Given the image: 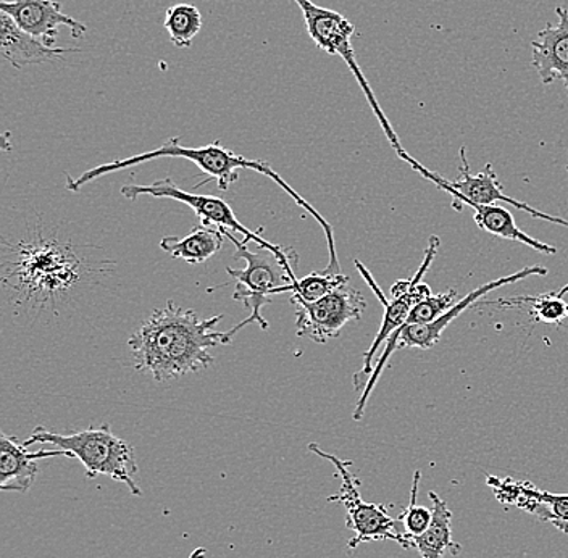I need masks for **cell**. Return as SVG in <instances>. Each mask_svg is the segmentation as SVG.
I'll list each match as a JSON object with an SVG mask.
<instances>
[{
	"label": "cell",
	"instance_id": "1",
	"mask_svg": "<svg viewBox=\"0 0 568 558\" xmlns=\"http://www.w3.org/2000/svg\"><path fill=\"white\" fill-rule=\"evenodd\" d=\"M222 318H201L190 308L166 302L128 341L134 368L158 383H166L211 367L215 361L213 347L229 346L233 341L229 332H216Z\"/></svg>",
	"mask_w": 568,
	"mask_h": 558
},
{
	"label": "cell",
	"instance_id": "2",
	"mask_svg": "<svg viewBox=\"0 0 568 558\" xmlns=\"http://www.w3.org/2000/svg\"><path fill=\"white\" fill-rule=\"evenodd\" d=\"M165 158L190 160V162L195 163L201 169V172L209 176V180L216 181V186H219L220 191H229L240 180V170H252V172L261 173V175L275 181L301 209H304L308 215L314 216L318 225L323 227L329 251L328 266H326L323 273L325 275H339L341 265L336 254L335 234H333L332 225L302 197L300 192L294 191L283 180L282 175H278L270 166L268 162L236 155L233 151L226 149L225 145L220 144L219 141L202 145V148H186V145L181 144L178 138H172V140L166 141L165 144L160 145L155 151L142 152V154L115 160V162L102 163V165L94 166V169L88 170V172L78 177L67 176V190L78 192L81 187L92 183V181L99 180V177L112 175V173L122 172V170L130 169V166L142 165V163L152 162V160Z\"/></svg>",
	"mask_w": 568,
	"mask_h": 558
},
{
	"label": "cell",
	"instance_id": "3",
	"mask_svg": "<svg viewBox=\"0 0 568 558\" xmlns=\"http://www.w3.org/2000/svg\"><path fill=\"white\" fill-rule=\"evenodd\" d=\"M220 231L236 247L234 261L246 262V268L234 270L229 266L226 272H229L231 278L236 280L234 301L241 302L244 307L251 308L248 318L243 319L230 329V337L233 339L244 326L252 325V323H257L266 332L270 325L262 315V308L268 305L276 294L287 293V286L297 280L294 275V266L300 263V255L296 254L294 248H291L287 255H280L275 251L264 247H258L257 252H252L248 248V243L237 241L230 230L222 227Z\"/></svg>",
	"mask_w": 568,
	"mask_h": 558
},
{
	"label": "cell",
	"instance_id": "4",
	"mask_svg": "<svg viewBox=\"0 0 568 558\" xmlns=\"http://www.w3.org/2000/svg\"><path fill=\"white\" fill-rule=\"evenodd\" d=\"M34 444H51L60 450H67L83 464L88 478L109 476L128 486L133 496L141 497L134 476L140 471L133 446L115 435L109 425L101 428H88L84 432L60 435L38 426L24 440V447Z\"/></svg>",
	"mask_w": 568,
	"mask_h": 558
},
{
	"label": "cell",
	"instance_id": "5",
	"mask_svg": "<svg viewBox=\"0 0 568 558\" xmlns=\"http://www.w3.org/2000/svg\"><path fill=\"white\" fill-rule=\"evenodd\" d=\"M548 268L541 265L527 266V268L520 270V272L514 273V275L504 276V278L491 281V283L483 284L477 290L468 293L467 296L460 298L459 302L453 305L449 311L444 312L442 316L435 319V322L424 323V325H404L399 332L393 334L389 337L386 349L379 357L378 364L373 368V375L368 379L367 386L364 387L361 399L357 402L355 407L354 419L361 422L365 414V407L367 402L371 399L373 389H375L376 383H378L379 376H382L383 369L388 364L390 355L397 349H432L442 339L443 333L446 332L447 326L454 322L460 314H464L467 308H470L475 302L479 301L486 294L493 293L499 287L507 286V284L517 283V281L530 278V276H546L548 275Z\"/></svg>",
	"mask_w": 568,
	"mask_h": 558
},
{
	"label": "cell",
	"instance_id": "6",
	"mask_svg": "<svg viewBox=\"0 0 568 558\" xmlns=\"http://www.w3.org/2000/svg\"><path fill=\"white\" fill-rule=\"evenodd\" d=\"M308 450L328 460L336 468L341 478V489L335 496L328 497V503H339L346 508V526L354 532L347 549L355 550L361 544L373 541H394L404 549H412V542L406 535L396 529L397 520L388 514L383 504L365 503L361 496V481L351 473L353 461L341 460L336 455L320 449L318 444H308Z\"/></svg>",
	"mask_w": 568,
	"mask_h": 558
},
{
	"label": "cell",
	"instance_id": "7",
	"mask_svg": "<svg viewBox=\"0 0 568 558\" xmlns=\"http://www.w3.org/2000/svg\"><path fill=\"white\" fill-rule=\"evenodd\" d=\"M294 2L301 9L305 28H307V33L311 35L312 41L317 44L318 49L328 52L329 55L341 57L344 63H346L347 69L354 74L358 87L364 92L368 105L372 106L373 113H375L376 119L382 124L383 131H385L386 138H388L394 151L403 148L399 140H397L396 131L393 130L389 120L386 119L385 112H383L382 105L378 104V99L375 98L371 83H368L364 71L358 67L357 59H355L353 48L354 24L346 17L336 12V10L320 7L317 3L312 2V0H294Z\"/></svg>",
	"mask_w": 568,
	"mask_h": 558
},
{
	"label": "cell",
	"instance_id": "8",
	"mask_svg": "<svg viewBox=\"0 0 568 558\" xmlns=\"http://www.w3.org/2000/svg\"><path fill=\"white\" fill-rule=\"evenodd\" d=\"M438 248L439 237H429L428 248H426L425 258L424 262H422L420 268L415 273L414 278L397 281V283L394 284L393 290H390V297H393L390 302L385 297V294L382 293V290L376 286L368 270L365 268L361 262L355 261V266H357L361 275L367 281L368 286L372 287L376 297L385 305V316H383L382 328H379L378 334H376L371 349L364 354V367L354 375L355 389H362V387L367 386L368 379H371L373 375L372 362L379 346L385 344L394 333L399 332V329L406 325L412 308H414L418 302L424 301L425 297L432 296V290H429L428 284L422 283V278H424L425 273L428 272L429 266H432L433 261H435Z\"/></svg>",
	"mask_w": 568,
	"mask_h": 558
},
{
	"label": "cell",
	"instance_id": "9",
	"mask_svg": "<svg viewBox=\"0 0 568 558\" xmlns=\"http://www.w3.org/2000/svg\"><path fill=\"white\" fill-rule=\"evenodd\" d=\"M396 154L399 155L404 162H407L415 172L420 173L426 180L432 181L436 186L442 187L444 192L453 195L454 209L460 210L462 204L470 207L471 204L495 205L496 202H507V204L514 205L515 209L524 210V212H527L532 219L568 227V220L539 212V210L530 207V205L525 204V202L517 201V199L507 195L506 192H504L503 184L497 180L495 170H493L489 163L486 165L485 172L478 173V175H471L470 166H468L467 158H465V149L460 151V177L457 181H447L444 180L443 176L429 172L420 162L410 158L404 148L396 151Z\"/></svg>",
	"mask_w": 568,
	"mask_h": 558
},
{
	"label": "cell",
	"instance_id": "10",
	"mask_svg": "<svg viewBox=\"0 0 568 558\" xmlns=\"http://www.w3.org/2000/svg\"><path fill=\"white\" fill-rule=\"evenodd\" d=\"M122 194L124 197L130 199V201H136L141 195H151V197L155 199H170V201L181 202V204L193 209L195 215L199 216V220L204 225L215 226L219 230L225 227V230L243 234L246 243L252 241L258 247L270 248V251H275L280 255H287L291 252V247L268 243L261 234L254 233V231L244 226L236 219L233 209L230 207L225 199L181 190L170 177H163V180L155 181L152 184H123Z\"/></svg>",
	"mask_w": 568,
	"mask_h": 558
},
{
	"label": "cell",
	"instance_id": "11",
	"mask_svg": "<svg viewBox=\"0 0 568 558\" xmlns=\"http://www.w3.org/2000/svg\"><path fill=\"white\" fill-rule=\"evenodd\" d=\"M291 304L296 305V334L300 337H308L317 344H326L336 339L341 329L353 322L361 319L367 301L349 283L336 287L335 291L317 302L297 301L291 298Z\"/></svg>",
	"mask_w": 568,
	"mask_h": 558
},
{
	"label": "cell",
	"instance_id": "12",
	"mask_svg": "<svg viewBox=\"0 0 568 558\" xmlns=\"http://www.w3.org/2000/svg\"><path fill=\"white\" fill-rule=\"evenodd\" d=\"M0 12L51 48H55L60 27L69 28L73 38H84L88 33L87 24L62 12V6L55 0H2Z\"/></svg>",
	"mask_w": 568,
	"mask_h": 558
},
{
	"label": "cell",
	"instance_id": "13",
	"mask_svg": "<svg viewBox=\"0 0 568 558\" xmlns=\"http://www.w3.org/2000/svg\"><path fill=\"white\" fill-rule=\"evenodd\" d=\"M556 13L557 24H546L531 42V65L542 84L562 80L568 91V10L557 7Z\"/></svg>",
	"mask_w": 568,
	"mask_h": 558
},
{
	"label": "cell",
	"instance_id": "14",
	"mask_svg": "<svg viewBox=\"0 0 568 558\" xmlns=\"http://www.w3.org/2000/svg\"><path fill=\"white\" fill-rule=\"evenodd\" d=\"M52 457L73 458L67 450L30 453L16 437L0 433V489L6 493H28L38 476V460Z\"/></svg>",
	"mask_w": 568,
	"mask_h": 558
},
{
	"label": "cell",
	"instance_id": "15",
	"mask_svg": "<svg viewBox=\"0 0 568 558\" xmlns=\"http://www.w3.org/2000/svg\"><path fill=\"white\" fill-rule=\"evenodd\" d=\"M0 52L13 69L21 70L24 67L53 62L67 53L80 52V49L51 48L42 39L21 30L12 18L0 12Z\"/></svg>",
	"mask_w": 568,
	"mask_h": 558
},
{
	"label": "cell",
	"instance_id": "16",
	"mask_svg": "<svg viewBox=\"0 0 568 558\" xmlns=\"http://www.w3.org/2000/svg\"><path fill=\"white\" fill-rule=\"evenodd\" d=\"M225 240V234L219 227L199 223L187 236L163 237L160 241V248L170 257L180 258L190 265H201L222 251Z\"/></svg>",
	"mask_w": 568,
	"mask_h": 558
},
{
	"label": "cell",
	"instance_id": "17",
	"mask_svg": "<svg viewBox=\"0 0 568 558\" xmlns=\"http://www.w3.org/2000/svg\"><path fill=\"white\" fill-rule=\"evenodd\" d=\"M433 508V521L428 531L418 538L410 539L412 549H417L422 558H444L447 552L460 554V544L453 539V511L446 500L435 490L429 493Z\"/></svg>",
	"mask_w": 568,
	"mask_h": 558
},
{
	"label": "cell",
	"instance_id": "18",
	"mask_svg": "<svg viewBox=\"0 0 568 558\" xmlns=\"http://www.w3.org/2000/svg\"><path fill=\"white\" fill-rule=\"evenodd\" d=\"M202 23L204 21H202V13L199 12L197 7L191 6V3H176L166 9L163 27H165L173 45L187 49L201 33Z\"/></svg>",
	"mask_w": 568,
	"mask_h": 558
},
{
	"label": "cell",
	"instance_id": "19",
	"mask_svg": "<svg viewBox=\"0 0 568 558\" xmlns=\"http://www.w3.org/2000/svg\"><path fill=\"white\" fill-rule=\"evenodd\" d=\"M349 283V278L344 275H325V273H311V275L304 276L302 280L294 281L293 284L287 286V293H294L291 298H297V301L317 302L320 298L328 296L332 291L336 287L343 286V284Z\"/></svg>",
	"mask_w": 568,
	"mask_h": 558
},
{
	"label": "cell",
	"instance_id": "20",
	"mask_svg": "<svg viewBox=\"0 0 568 558\" xmlns=\"http://www.w3.org/2000/svg\"><path fill=\"white\" fill-rule=\"evenodd\" d=\"M420 478V471H415L414 481H412L410 503H408L406 510H404L403 514L399 515V518H397V521L404 524V528H406V532H404V535H406L408 541H410V539L418 538V536L425 535L433 521V508H426L424 506H418L417 504Z\"/></svg>",
	"mask_w": 568,
	"mask_h": 558
},
{
	"label": "cell",
	"instance_id": "21",
	"mask_svg": "<svg viewBox=\"0 0 568 558\" xmlns=\"http://www.w3.org/2000/svg\"><path fill=\"white\" fill-rule=\"evenodd\" d=\"M457 291L450 290L439 296H428L418 302L412 308L406 325H424V323L435 322L444 312L449 311L456 304Z\"/></svg>",
	"mask_w": 568,
	"mask_h": 558
},
{
	"label": "cell",
	"instance_id": "22",
	"mask_svg": "<svg viewBox=\"0 0 568 558\" xmlns=\"http://www.w3.org/2000/svg\"><path fill=\"white\" fill-rule=\"evenodd\" d=\"M527 301L531 302V311L538 322L559 325L568 319V304L556 293L542 294Z\"/></svg>",
	"mask_w": 568,
	"mask_h": 558
},
{
	"label": "cell",
	"instance_id": "23",
	"mask_svg": "<svg viewBox=\"0 0 568 558\" xmlns=\"http://www.w3.org/2000/svg\"><path fill=\"white\" fill-rule=\"evenodd\" d=\"M207 557V550L204 549V547H197V549H194L193 552H191V556L187 558H205Z\"/></svg>",
	"mask_w": 568,
	"mask_h": 558
},
{
	"label": "cell",
	"instance_id": "24",
	"mask_svg": "<svg viewBox=\"0 0 568 558\" xmlns=\"http://www.w3.org/2000/svg\"><path fill=\"white\" fill-rule=\"evenodd\" d=\"M567 293H568V284H567V286H564V287H562V290L557 291V293H556V294H557V296H559V297H562V298H564V296H566V294H567Z\"/></svg>",
	"mask_w": 568,
	"mask_h": 558
},
{
	"label": "cell",
	"instance_id": "25",
	"mask_svg": "<svg viewBox=\"0 0 568 558\" xmlns=\"http://www.w3.org/2000/svg\"><path fill=\"white\" fill-rule=\"evenodd\" d=\"M567 170H568V165H567Z\"/></svg>",
	"mask_w": 568,
	"mask_h": 558
}]
</instances>
